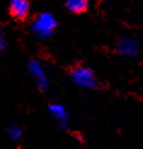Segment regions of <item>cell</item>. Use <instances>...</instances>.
Returning a JSON list of instances; mask_svg holds the SVG:
<instances>
[{"mask_svg":"<svg viewBox=\"0 0 143 149\" xmlns=\"http://www.w3.org/2000/svg\"><path fill=\"white\" fill-rule=\"evenodd\" d=\"M28 72L33 77L36 86L39 87L41 91H45L49 87V84H50L49 77H47L46 70H45L43 63L39 59L33 58L28 62Z\"/></svg>","mask_w":143,"mask_h":149,"instance_id":"3","label":"cell"},{"mask_svg":"<svg viewBox=\"0 0 143 149\" xmlns=\"http://www.w3.org/2000/svg\"><path fill=\"white\" fill-rule=\"evenodd\" d=\"M5 47H6V40L4 39L3 34L0 33V51H3Z\"/></svg>","mask_w":143,"mask_h":149,"instance_id":"9","label":"cell"},{"mask_svg":"<svg viewBox=\"0 0 143 149\" xmlns=\"http://www.w3.org/2000/svg\"><path fill=\"white\" fill-rule=\"evenodd\" d=\"M66 9L72 13H82L89 9V0H64Z\"/></svg>","mask_w":143,"mask_h":149,"instance_id":"7","label":"cell"},{"mask_svg":"<svg viewBox=\"0 0 143 149\" xmlns=\"http://www.w3.org/2000/svg\"><path fill=\"white\" fill-rule=\"evenodd\" d=\"M49 111L61 127H67V125L69 123V114H68V111H67V109L63 104L51 103L49 106Z\"/></svg>","mask_w":143,"mask_h":149,"instance_id":"6","label":"cell"},{"mask_svg":"<svg viewBox=\"0 0 143 149\" xmlns=\"http://www.w3.org/2000/svg\"><path fill=\"white\" fill-rule=\"evenodd\" d=\"M11 16L17 19H24L31 11V3L28 0H11L9 4Z\"/></svg>","mask_w":143,"mask_h":149,"instance_id":"5","label":"cell"},{"mask_svg":"<svg viewBox=\"0 0 143 149\" xmlns=\"http://www.w3.org/2000/svg\"><path fill=\"white\" fill-rule=\"evenodd\" d=\"M7 136H9L12 141H18L22 137V129L18 125H10L7 127Z\"/></svg>","mask_w":143,"mask_h":149,"instance_id":"8","label":"cell"},{"mask_svg":"<svg viewBox=\"0 0 143 149\" xmlns=\"http://www.w3.org/2000/svg\"><path fill=\"white\" fill-rule=\"evenodd\" d=\"M72 80L75 85H78L81 88H96L97 86V79L92 69L87 68V67H75L72 70Z\"/></svg>","mask_w":143,"mask_h":149,"instance_id":"2","label":"cell"},{"mask_svg":"<svg viewBox=\"0 0 143 149\" xmlns=\"http://www.w3.org/2000/svg\"><path fill=\"white\" fill-rule=\"evenodd\" d=\"M57 27V21L55 16L50 12H41L34 18L32 23V32L39 39H45L52 35Z\"/></svg>","mask_w":143,"mask_h":149,"instance_id":"1","label":"cell"},{"mask_svg":"<svg viewBox=\"0 0 143 149\" xmlns=\"http://www.w3.org/2000/svg\"><path fill=\"white\" fill-rule=\"evenodd\" d=\"M116 50L120 55L123 56H136L140 51V45L136 39L131 38V36H123L116 42Z\"/></svg>","mask_w":143,"mask_h":149,"instance_id":"4","label":"cell"}]
</instances>
